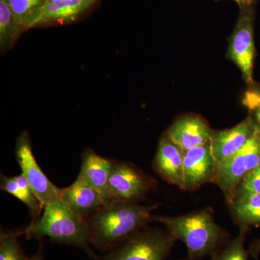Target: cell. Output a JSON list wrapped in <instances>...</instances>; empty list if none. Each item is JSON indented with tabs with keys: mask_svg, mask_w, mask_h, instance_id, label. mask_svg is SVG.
Returning a JSON list of instances; mask_svg holds the SVG:
<instances>
[{
	"mask_svg": "<svg viewBox=\"0 0 260 260\" xmlns=\"http://www.w3.org/2000/svg\"><path fill=\"white\" fill-rule=\"evenodd\" d=\"M158 182L130 162L114 160L107 189L112 201L139 203L156 190Z\"/></svg>",
	"mask_w": 260,
	"mask_h": 260,
	"instance_id": "5",
	"label": "cell"
},
{
	"mask_svg": "<svg viewBox=\"0 0 260 260\" xmlns=\"http://www.w3.org/2000/svg\"><path fill=\"white\" fill-rule=\"evenodd\" d=\"M27 29L12 13L5 0H0V51L2 54L14 47Z\"/></svg>",
	"mask_w": 260,
	"mask_h": 260,
	"instance_id": "18",
	"label": "cell"
},
{
	"mask_svg": "<svg viewBox=\"0 0 260 260\" xmlns=\"http://www.w3.org/2000/svg\"><path fill=\"white\" fill-rule=\"evenodd\" d=\"M237 191L260 194V164L244 177L238 186Z\"/></svg>",
	"mask_w": 260,
	"mask_h": 260,
	"instance_id": "23",
	"label": "cell"
},
{
	"mask_svg": "<svg viewBox=\"0 0 260 260\" xmlns=\"http://www.w3.org/2000/svg\"><path fill=\"white\" fill-rule=\"evenodd\" d=\"M1 191L13 195L28 207L32 217V222L41 216L44 206L32 191L26 178L23 174L13 177L1 175Z\"/></svg>",
	"mask_w": 260,
	"mask_h": 260,
	"instance_id": "17",
	"label": "cell"
},
{
	"mask_svg": "<svg viewBox=\"0 0 260 260\" xmlns=\"http://www.w3.org/2000/svg\"><path fill=\"white\" fill-rule=\"evenodd\" d=\"M54 1H57V0H48L47 3H51V2H54Z\"/></svg>",
	"mask_w": 260,
	"mask_h": 260,
	"instance_id": "27",
	"label": "cell"
},
{
	"mask_svg": "<svg viewBox=\"0 0 260 260\" xmlns=\"http://www.w3.org/2000/svg\"><path fill=\"white\" fill-rule=\"evenodd\" d=\"M158 205L109 201L100 210L85 217L90 244L98 250H113L140 229L152 223Z\"/></svg>",
	"mask_w": 260,
	"mask_h": 260,
	"instance_id": "1",
	"label": "cell"
},
{
	"mask_svg": "<svg viewBox=\"0 0 260 260\" xmlns=\"http://www.w3.org/2000/svg\"><path fill=\"white\" fill-rule=\"evenodd\" d=\"M250 231V228H239L237 237L231 239L211 256V260H249L250 255L246 249L245 242Z\"/></svg>",
	"mask_w": 260,
	"mask_h": 260,
	"instance_id": "20",
	"label": "cell"
},
{
	"mask_svg": "<svg viewBox=\"0 0 260 260\" xmlns=\"http://www.w3.org/2000/svg\"><path fill=\"white\" fill-rule=\"evenodd\" d=\"M184 152L164 133L160 137L153 167L162 180L184 189Z\"/></svg>",
	"mask_w": 260,
	"mask_h": 260,
	"instance_id": "12",
	"label": "cell"
},
{
	"mask_svg": "<svg viewBox=\"0 0 260 260\" xmlns=\"http://www.w3.org/2000/svg\"><path fill=\"white\" fill-rule=\"evenodd\" d=\"M24 230L1 231L0 234V260H28L22 249L19 238Z\"/></svg>",
	"mask_w": 260,
	"mask_h": 260,
	"instance_id": "21",
	"label": "cell"
},
{
	"mask_svg": "<svg viewBox=\"0 0 260 260\" xmlns=\"http://www.w3.org/2000/svg\"><path fill=\"white\" fill-rule=\"evenodd\" d=\"M228 207L231 218L238 227L260 226V194L237 191Z\"/></svg>",
	"mask_w": 260,
	"mask_h": 260,
	"instance_id": "16",
	"label": "cell"
},
{
	"mask_svg": "<svg viewBox=\"0 0 260 260\" xmlns=\"http://www.w3.org/2000/svg\"><path fill=\"white\" fill-rule=\"evenodd\" d=\"M234 1L237 2L238 4L240 5V7H243L244 6V5L250 4V3H253V0H234Z\"/></svg>",
	"mask_w": 260,
	"mask_h": 260,
	"instance_id": "26",
	"label": "cell"
},
{
	"mask_svg": "<svg viewBox=\"0 0 260 260\" xmlns=\"http://www.w3.org/2000/svg\"><path fill=\"white\" fill-rule=\"evenodd\" d=\"M24 234L28 239L49 237L58 244L81 249L93 260L98 258L84 218L73 213L61 200L46 205L41 216L31 222Z\"/></svg>",
	"mask_w": 260,
	"mask_h": 260,
	"instance_id": "3",
	"label": "cell"
},
{
	"mask_svg": "<svg viewBox=\"0 0 260 260\" xmlns=\"http://www.w3.org/2000/svg\"><path fill=\"white\" fill-rule=\"evenodd\" d=\"M113 161L112 159L98 155L92 149H85L82 155L81 169L77 180L85 183L107 195Z\"/></svg>",
	"mask_w": 260,
	"mask_h": 260,
	"instance_id": "15",
	"label": "cell"
},
{
	"mask_svg": "<svg viewBox=\"0 0 260 260\" xmlns=\"http://www.w3.org/2000/svg\"><path fill=\"white\" fill-rule=\"evenodd\" d=\"M15 158L39 201L46 205L60 200L61 189L45 175L34 158L32 142L28 132L20 134L15 143Z\"/></svg>",
	"mask_w": 260,
	"mask_h": 260,
	"instance_id": "8",
	"label": "cell"
},
{
	"mask_svg": "<svg viewBox=\"0 0 260 260\" xmlns=\"http://www.w3.org/2000/svg\"><path fill=\"white\" fill-rule=\"evenodd\" d=\"M260 164L259 134L256 131L238 153L219 164L213 184L221 190L227 205L244 177Z\"/></svg>",
	"mask_w": 260,
	"mask_h": 260,
	"instance_id": "6",
	"label": "cell"
},
{
	"mask_svg": "<svg viewBox=\"0 0 260 260\" xmlns=\"http://www.w3.org/2000/svg\"><path fill=\"white\" fill-rule=\"evenodd\" d=\"M254 3L241 7L239 18L230 38L229 57L242 72L248 85H254L255 44L254 38Z\"/></svg>",
	"mask_w": 260,
	"mask_h": 260,
	"instance_id": "7",
	"label": "cell"
},
{
	"mask_svg": "<svg viewBox=\"0 0 260 260\" xmlns=\"http://www.w3.org/2000/svg\"><path fill=\"white\" fill-rule=\"evenodd\" d=\"M102 0H57L48 3L37 15L32 28L68 25L90 13Z\"/></svg>",
	"mask_w": 260,
	"mask_h": 260,
	"instance_id": "10",
	"label": "cell"
},
{
	"mask_svg": "<svg viewBox=\"0 0 260 260\" xmlns=\"http://www.w3.org/2000/svg\"><path fill=\"white\" fill-rule=\"evenodd\" d=\"M256 132L254 119L250 115L232 128L215 130L212 138V150L218 166L238 153Z\"/></svg>",
	"mask_w": 260,
	"mask_h": 260,
	"instance_id": "13",
	"label": "cell"
},
{
	"mask_svg": "<svg viewBox=\"0 0 260 260\" xmlns=\"http://www.w3.org/2000/svg\"><path fill=\"white\" fill-rule=\"evenodd\" d=\"M12 13L27 30L31 29L37 15L48 0H5Z\"/></svg>",
	"mask_w": 260,
	"mask_h": 260,
	"instance_id": "19",
	"label": "cell"
},
{
	"mask_svg": "<svg viewBox=\"0 0 260 260\" xmlns=\"http://www.w3.org/2000/svg\"><path fill=\"white\" fill-rule=\"evenodd\" d=\"M249 255L251 257L254 258V259L257 260L259 259L260 255V238L259 239H255L249 246Z\"/></svg>",
	"mask_w": 260,
	"mask_h": 260,
	"instance_id": "24",
	"label": "cell"
},
{
	"mask_svg": "<svg viewBox=\"0 0 260 260\" xmlns=\"http://www.w3.org/2000/svg\"><path fill=\"white\" fill-rule=\"evenodd\" d=\"M244 96V105L249 109V115L254 119L256 131L260 134V89L251 86Z\"/></svg>",
	"mask_w": 260,
	"mask_h": 260,
	"instance_id": "22",
	"label": "cell"
},
{
	"mask_svg": "<svg viewBox=\"0 0 260 260\" xmlns=\"http://www.w3.org/2000/svg\"><path fill=\"white\" fill-rule=\"evenodd\" d=\"M60 200L73 213L83 218L111 201L104 193L77 179L71 185L61 189Z\"/></svg>",
	"mask_w": 260,
	"mask_h": 260,
	"instance_id": "14",
	"label": "cell"
},
{
	"mask_svg": "<svg viewBox=\"0 0 260 260\" xmlns=\"http://www.w3.org/2000/svg\"><path fill=\"white\" fill-rule=\"evenodd\" d=\"M176 242L167 229L148 225L95 260H167Z\"/></svg>",
	"mask_w": 260,
	"mask_h": 260,
	"instance_id": "4",
	"label": "cell"
},
{
	"mask_svg": "<svg viewBox=\"0 0 260 260\" xmlns=\"http://www.w3.org/2000/svg\"><path fill=\"white\" fill-rule=\"evenodd\" d=\"M151 221L162 224L177 240L185 244L187 260L213 256L231 239L230 233L215 223L211 207L176 217L153 215Z\"/></svg>",
	"mask_w": 260,
	"mask_h": 260,
	"instance_id": "2",
	"label": "cell"
},
{
	"mask_svg": "<svg viewBox=\"0 0 260 260\" xmlns=\"http://www.w3.org/2000/svg\"><path fill=\"white\" fill-rule=\"evenodd\" d=\"M259 141H260V134H259Z\"/></svg>",
	"mask_w": 260,
	"mask_h": 260,
	"instance_id": "28",
	"label": "cell"
},
{
	"mask_svg": "<svg viewBox=\"0 0 260 260\" xmlns=\"http://www.w3.org/2000/svg\"><path fill=\"white\" fill-rule=\"evenodd\" d=\"M214 131L201 116L186 114L176 119L166 133L177 146L186 152L210 142Z\"/></svg>",
	"mask_w": 260,
	"mask_h": 260,
	"instance_id": "11",
	"label": "cell"
},
{
	"mask_svg": "<svg viewBox=\"0 0 260 260\" xmlns=\"http://www.w3.org/2000/svg\"><path fill=\"white\" fill-rule=\"evenodd\" d=\"M28 260H44V254H43V247L42 244L39 246V251L34 255L29 257Z\"/></svg>",
	"mask_w": 260,
	"mask_h": 260,
	"instance_id": "25",
	"label": "cell"
},
{
	"mask_svg": "<svg viewBox=\"0 0 260 260\" xmlns=\"http://www.w3.org/2000/svg\"><path fill=\"white\" fill-rule=\"evenodd\" d=\"M211 140L184 152L183 191L193 192L205 184L213 182L218 164L214 158Z\"/></svg>",
	"mask_w": 260,
	"mask_h": 260,
	"instance_id": "9",
	"label": "cell"
}]
</instances>
